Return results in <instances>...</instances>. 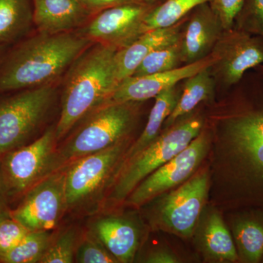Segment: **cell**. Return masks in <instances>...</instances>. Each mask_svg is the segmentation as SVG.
<instances>
[{"instance_id": "cell-16", "label": "cell", "mask_w": 263, "mask_h": 263, "mask_svg": "<svg viewBox=\"0 0 263 263\" xmlns=\"http://www.w3.org/2000/svg\"><path fill=\"white\" fill-rule=\"evenodd\" d=\"M94 15L79 0H34L33 19L37 32L56 34L81 28Z\"/></svg>"}, {"instance_id": "cell-34", "label": "cell", "mask_w": 263, "mask_h": 263, "mask_svg": "<svg viewBox=\"0 0 263 263\" xmlns=\"http://www.w3.org/2000/svg\"><path fill=\"white\" fill-rule=\"evenodd\" d=\"M8 193L0 171V212L10 213L8 209Z\"/></svg>"}, {"instance_id": "cell-7", "label": "cell", "mask_w": 263, "mask_h": 263, "mask_svg": "<svg viewBox=\"0 0 263 263\" xmlns=\"http://www.w3.org/2000/svg\"><path fill=\"white\" fill-rule=\"evenodd\" d=\"M59 84L20 90L0 100V157L26 145L41 129L56 102Z\"/></svg>"}, {"instance_id": "cell-35", "label": "cell", "mask_w": 263, "mask_h": 263, "mask_svg": "<svg viewBox=\"0 0 263 263\" xmlns=\"http://www.w3.org/2000/svg\"><path fill=\"white\" fill-rule=\"evenodd\" d=\"M160 0H132V3H158Z\"/></svg>"}, {"instance_id": "cell-17", "label": "cell", "mask_w": 263, "mask_h": 263, "mask_svg": "<svg viewBox=\"0 0 263 263\" xmlns=\"http://www.w3.org/2000/svg\"><path fill=\"white\" fill-rule=\"evenodd\" d=\"M187 18L186 16L167 28L143 33L126 47L118 50L115 57L118 83L133 76L142 61L152 52L179 41Z\"/></svg>"}, {"instance_id": "cell-38", "label": "cell", "mask_w": 263, "mask_h": 263, "mask_svg": "<svg viewBox=\"0 0 263 263\" xmlns=\"http://www.w3.org/2000/svg\"><path fill=\"white\" fill-rule=\"evenodd\" d=\"M254 70L256 71H258V72H262L263 73V65L257 66V67L254 68Z\"/></svg>"}, {"instance_id": "cell-29", "label": "cell", "mask_w": 263, "mask_h": 263, "mask_svg": "<svg viewBox=\"0 0 263 263\" xmlns=\"http://www.w3.org/2000/svg\"><path fill=\"white\" fill-rule=\"evenodd\" d=\"M233 28L263 37V0H245Z\"/></svg>"}, {"instance_id": "cell-22", "label": "cell", "mask_w": 263, "mask_h": 263, "mask_svg": "<svg viewBox=\"0 0 263 263\" xmlns=\"http://www.w3.org/2000/svg\"><path fill=\"white\" fill-rule=\"evenodd\" d=\"M34 0H0V46L29 34L34 26Z\"/></svg>"}, {"instance_id": "cell-8", "label": "cell", "mask_w": 263, "mask_h": 263, "mask_svg": "<svg viewBox=\"0 0 263 263\" xmlns=\"http://www.w3.org/2000/svg\"><path fill=\"white\" fill-rule=\"evenodd\" d=\"M56 125L32 143L10 151L3 157L0 171L8 197L24 195L48 175L58 171Z\"/></svg>"}, {"instance_id": "cell-4", "label": "cell", "mask_w": 263, "mask_h": 263, "mask_svg": "<svg viewBox=\"0 0 263 263\" xmlns=\"http://www.w3.org/2000/svg\"><path fill=\"white\" fill-rule=\"evenodd\" d=\"M139 107L140 102L104 103L88 114L73 127V132L67 135L65 141L57 146L58 170L129 138L136 124Z\"/></svg>"}, {"instance_id": "cell-36", "label": "cell", "mask_w": 263, "mask_h": 263, "mask_svg": "<svg viewBox=\"0 0 263 263\" xmlns=\"http://www.w3.org/2000/svg\"><path fill=\"white\" fill-rule=\"evenodd\" d=\"M10 213H5L0 212V221H3V219H5V218L8 217L10 216Z\"/></svg>"}, {"instance_id": "cell-6", "label": "cell", "mask_w": 263, "mask_h": 263, "mask_svg": "<svg viewBox=\"0 0 263 263\" xmlns=\"http://www.w3.org/2000/svg\"><path fill=\"white\" fill-rule=\"evenodd\" d=\"M203 119L190 116L177 121L166 129L163 134L128 162L121 170L109 190L105 204L124 202L135 188L156 170L182 152L200 135Z\"/></svg>"}, {"instance_id": "cell-19", "label": "cell", "mask_w": 263, "mask_h": 263, "mask_svg": "<svg viewBox=\"0 0 263 263\" xmlns=\"http://www.w3.org/2000/svg\"><path fill=\"white\" fill-rule=\"evenodd\" d=\"M233 240L242 262H261L263 255V210L245 209L232 223Z\"/></svg>"}, {"instance_id": "cell-28", "label": "cell", "mask_w": 263, "mask_h": 263, "mask_svg": "<svg viewBox=\"0 0 263 263\" xmlns=\"http://www.w3.org/2000/svg\"><path fill=\"white\" fill-rule=\"evenodd\" d=\"M75 262L79 263H116L117 259L91 231L81 236L75 254Z\"/></svg>"}, {"instance_id": "cell-33", "label": "cell", "mask_w": 263, "mask_h": 263, "mask_svg": "<svg viewBox=\"0 0 263 263\" xmlns=\"http://www.w3.org/2000/svg\"><path fill=\"white\" fill-rule=\"evenodd\" d=\"M148 263H175L178 262L177 257L168 251L160 249L152 252L145 259Z\"/></svg>"}, {"instance_id": "cell-40", "label": "cell", "mask_w": 263, "mask_h": 263, "mask_svg": "<svg viewBox=\"0 0 263 263\" xmlns=\"http://www.w3.org/2000/svg\"><path fill=\"white\" fill-rule=\"evenodd\" d=\"M261 262H263V255H262V259H261Z\"/></svg>"}, {"instance_id": "cell-27", "label": "cell", "mask_w": 263, "mask_h": 263, "mask_svg": "<svg viewBox=\"0 0 263 263\" xmlns=\"http://www.w3.org/2000/svg\"><path fill=\"white\" fill-rule=\"evenodd\" d=\"M81 237L76 228H71L53 237L40 263H72Z\"/></svg>"}, {"instance_id": "cell-1", "label": "cell", "mask_w": 263, "mask_h": 263, "mask_svg": "<svg viewBox=\"0 0 263 263\" xmlns=\"http://www.w3.org/2000/svg\"><path fill=\"white\" fill-rule=\"evenodd\" d=\"M238 84L234 109L224 122L235 203L263 210V73L255 70Z\"/></svg>"}, {"instance_id": "cell-37", "label": "cell", "mask_w": 263, "mask_h": 263, "mask_svg": "<svg viewBox=\"0 0 263 263\" xmlns=\"http://www.w3.org/2000/svg\"><path fill=\"white\" fill-rule=\"evenodd\" d=\"M6 46H0V61H1L2 58L5 54V50Z\"/></svg>"}, {"instance_id": "cell-26", "label": "cell", "mask_w": 263, "mask_h": 263, "mask_svg": "<svg viewBox=\"0 0 263 263\" xmlns=\"http://www.w3.org/2000/svg\"><path fill=\"white\" fill-rule=\"evenodd\" d=\"M182 64L180 40L149 53L142 61L133 76H142L174 70Z\"/></svg>"}, {"instance_id": "cell-12", "label": "cell", "mask_w": 263, "mask_h": 263, "mask_svg": "<svg viewBox=\"0 0 263 263\" xmlns=\"http://www.w3.org/2000/svg\"><path fill=\"white\" fill-rule=\"evenodd\" d=\"M209 174L202 171L171 192L157 206L155 222L179 236L193 235L206 200Z\"/></svg>"}, {"instance_id": "cell-5", "label": "cell", "mask_w": 263, "mask_h": 263, "mask_svg": "<svg viewBox=\"0 0 263 263\" xmlns=\"http://www.w3.org/2000/svg\"><path fill=\"white\" fill-rule=\"evenodd\" d=\"M129 146L128 138L65 167L67 212L91 214L103 206Z\"/></svg>"}, {"instance_id": "cell-32", "label": "cell", "mask_w": 263, "mask_h": 263, "mask_svg": "<svg viewBox=\"0 0 263 263\" xmlns=\"http://www.w3.org/2000/svg\"><path fill=\"white\" fill-rule=\"evenodd\" d=\"M128 3H132V0H89L86 5L95 15L101 10Z\"/></svg>"}, {"instance_id": "cell-21", "label": "cell", "mask_w": 263, "mask_h": 263, "mask_svg": "<svg viewBox=\"0 0 263 263\" xmlns=\"http://www.w3.org/2000/svg\"><path fill=\"white\" fill-rule=\"evenodd\" d=\"M179 95V88L176 85L164 90L155 97V105L151 110L146 127L139 138L127 148L122 160L120 171L128 162L133 160L157 138L161 127L174 110Z\"/></svg>"}, {"instance_id": "cell-14", "label": "cell", "mask_w": 263, "mask_h": 263, "mask_svg": "<svg viewBox=\"0 0 263 263\" xmlns=\"http://www.w3.org/2000/svg\"><path fill=\"white\" fill-rule=\"evenodd\" d=\"M217 60L218 57L212 52L200 61L180 66L174 70L151 75L129 76L118 84L114 92L105 103H141L155 98L164 90L176 86L181 81L202 70L210 68Z\"/></svg>"}, {"instance_id": "cell-30", "label": "cell", "mask_w": 263, "mask_h": 263, "mask_svg": "<svg viewBox=\"0 0 263 263\" xmlns=\"http://www.w3.org/2000/svg\"><path fill=\"white\" fill-rule=\"evenodd\" d=\"M29 232L10 216L0 221V256L11 250Z\"/></svg>"}, {"instance_id": "cell-9", "label": "cell", "mask_w": 263, "mask_h": 263, "mask_svg": "<svg viewBox=\"0 0 263 263\" xmlns=\"http://www.w3.org/2000/svg\"><path fill=\"white\" fill-rule=\"evenodd\" d=\"M10 216L29 231H51L67 212L65 167L48 175L24 194Z\"/></svg>"}, {"instance_id": "cell-2", "label": "cell", "mask_w": 263, "mask_h": 263, "mask_svg": "<svg viewBox=\"0 0 263 263\" xmlns=\"http://www.w3.org/2000/svg\"><path fill=\"white\" fill-rule=\"evenodd\" d=\"M93 43L77 31L26 38L0 61V92L61 82L78 57Z\"/></svg>"}, {"instance_id": "cell-18", "label": "cell", "mask_w": 263, "mask_h": 263, "mask_svg": "<svg viewBox=\"0 0 263 263\" xmlns=\"http://www.w3.org/2000/svg\"><path fill=\"white\" fill-rule=\"evenodd\" d=\"M91 232L118 262H133L141 241L139 227L127 218L105 216L95 219Z\"/></svg>"}, {"instance_id": "cell-10", "label": "cell", "mask_w": 263, "mask_h": 263, "mask_svg": "<svg viewBox=\"0 0 263 263\" xmlns=\"http://www.w3.org/2000/svg\"><path fill=\"white\" fill-rule=\"evenodd\" d=\"M157 4L133 2L107 8L93 15L77 32L91 43L121 49L141 35L145 19Z\"/></svg>"}, {"instance_id": "cell-3", "label": "cell", "mask_w": 263, "mask_h": 263, "mask_svg": "<svg viewBox=\"0 0 263 263\" xmlns=\"http://www.w3.org/2000/svg\"><path fill=\"white\" fill-rule=\"evenodd\" d=\"M117 48L92 43L78 57L62 79L61 112L56 124L58 141L88 114L106 102L118 84Z\"/></svg>"}, {"instance_id": "cell-15", "label": "cell", "mask_w": 263, "mask_h": 263, "mask_svg": "<svg viewBox=\"0 0 263 263\" xmlns=\"http://www.w3.org/2000/svg\"><path fill=\"white\" fill-rule=\"evenodd\" d=\"M224 31L209 3L197 6L188 15L180 37L182 63H194L209 56Z\"/></svg>"}, {"instance_id": "cell-25", "label": "cell", "mask_w": 263, "mask_h": 263, "mask_svg": "<svg viewBox=\"0 0 263 263\" xmlns=\"http://www.w3.org/2000/svg\"><path fill=\"white\" fill-rule=\"evenodd\" d=\"M53 238L51 231H29L11 250L0 256V262H40Z\"/></svg>"}, {"instance_id": "cell-24", "label": "cell", "mask_w": 263, "mask_h": 263, "mask_svg": "<svg viewBox=\"0 0 263 263\" xmlns=\"http://www.w3.org/2000/svg\"><path fill=\"white\" fill-rule=\"evenodd\" d=\"M212 0H166L157 4L145 19L142 34L154 29L167 28L186 18L199 5Z\"/></svg>"}, {"instance_id": "cell-23", "label": "cell", "mask_w": 263, "mask_h": 263, "mask_svg": "<svg viewBox=\"0 0 263 263\" xmlns=\"http://www.w3.org/2000/svg\"><path fill=\"white\" fill-rule=\"evenodd\" d=\"M215 86V80L211 73L210 68L202 70L185 79L177 103L164 123L165 129L191 113L199 104L210 100L214 96Z\"/></svg>"}, {"instance_id": "cell-39", "label": "cell", "mask_w": 263, "mask_h": 263, "mask_svg": "<svg viewBox=\"0 0 263 263\" xmlns=\"http://www.w3.org/2000/svg\"><path fill=\"white\" fill-rule=\"evenodd\" d=\"M79 1L82 2V3H84V4H86V3H87L89 0H79Z\"/></svg>"}, {"instance_id": "cell-11", "label": "cell", "mask_w": 263, "mask_h": 263, "mask_svg": "<svg viewBox=\"0 0 263 263\" xmlns=\"http://www.w3.org/2000/svg\"><path fill=\"white\" fill-rule=\"evenodd\" d=\"M210 138L202 130L186 148L145 178L124 202L140 208L160 194L186 181L206 155Z\"/></svg>"}, {"instance_id": "cell-20", "label": "cell", "mask_w": 263, "mask_h": 263, "mask_svg": "<svg viewBox=\"0 0 263 263\" xmlns=\"http://www.w3.org/2000/svg\"><path fill=\"white\" fill-rule=\"evenodd\" d=\"M199 242L208 258L216 262L239 260L234 240L219 213L213 212L204 221Z\"/></svg>"}, {"instance_id": "cell-31", "label": "cell", "mask_w": 263, "mask_h": 263, "mask_svg": "<svg viewBox=\"0 0 263 263\" xmlns=\"http://www.w3.org/2000/svg\"><path fill=\"white\" fill-rule=\"evenodd\" d=\"M245 0H212L209 3L224 30L233 28Z\"/></svg>"}, {"instance_id": "cell-13", "label": "cell", "mask_w": 263, "mask_h": 263, "mask_svg": "<svg viewBox=\"0 0 263 263\" xmlns=\"http://www.w3.org/2000/svg\"><path fill=\"white\" fill-rule=\"evenodd\" d=\"M217 61L210 67L216 82L237 85L250 69L263 65V37L235 28L224 30L213 50Z\"/></svg>"}]
</instances>
